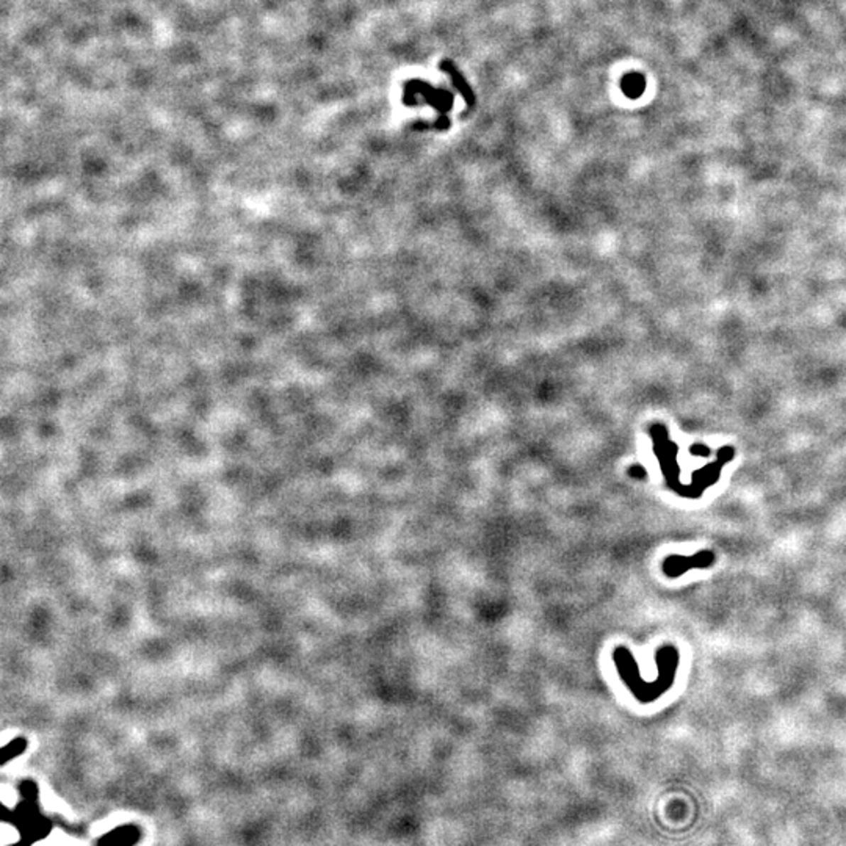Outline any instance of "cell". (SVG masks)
<instances>
[{
	"label": "cell",
	"instance_id": "6da1fadb",
	"mask_svg": "<svg viewBox=\"0 0 846 846\" xmlns=\"http://www.w3.org/2000/svg\"><path fill=\"white\" fill-rule=\"evenodd\" d=\"M441 70L449 74V77H450L451 83H453V85H455V88L461 93V96L464 97V101L467 104H469V105H472L475 102V94H473V92L471 89L469 83H467L463 75H461V72L456 70L455 65H453L451 62H444L441 65Z\"/></svg>",
	"mask_w": 846,
	"mask_h": 846
},
{
	"label": "cell",
	"instance_id": "7a4b0ae2",
	"mask_svg": "<svg viewBox=\"0 0 846 846\" xmlns=\"http://www.w3.org/2000/svg\"><path fill=\"white\" fill-rule=\"evenodd\" d=\"M621 87H622V92L625 96H629L630 99H637V97H639L644 93L646 79L643 74L632 72L629 75H624Z\"/></svg>",
	"mask_w": 846,
	"mask_h": 846
}]
</instances>
